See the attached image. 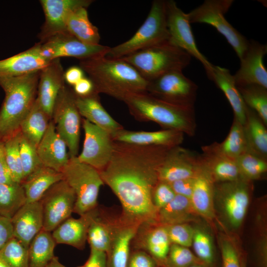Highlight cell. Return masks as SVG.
I'll return each mask as SVG.
<instances>
[{"mask_svg": "<svg viewBox=\"0 0 267 267\" xmlns=\"http://www.w3.org/2000/svg\"><path fill=\"white\" fill-rule=\"evenodd\" d=\"M170 148L114 141L111 159L99 172L121 203L123 222L139 226L156 221L152 192L159 181L158 169Z\"/></svg>", "mask_w": 267, "mask_h": 267, "instance_id": "6da1fadb", "label": "cell"}, {"mask_svg": "<svg viewBox=\"0 0 267 267\" xmlns=\"http://www.w3.org/2000/svg\"><path fill=\"white\" fill-rule=\"evenodd\" d=\"M79 65L98 94L104 93L123 101L129 94L146 92L148 81L121 58L103 56L80 60Z\"/></svg>", "mask_w": 267, "mask_h": 267, "instance_id": "7a4b0ae2", "label": "cell"}, {"mask_svg": "<svg viewBox=\"0 0 267 267\" xmlns=\"http://www.w3.org/2000/svg\"><path fill=\"white\" fill-rule=\"evenodd\" d=\"M40 71L0 78V87L5 93L0 110V141L19 131L22 121L36 99Z\"/></svg>", "mask_w": 267, "mask_h": 267, "instance_id": "3957f363", "label": "cell"}, {"mask_svg": "<svg viewBox=\"0 0 267 267\" xmlns=\"http://www.w3.org/2000/svg\"><path fill=\"white\" fill-rule=\"evenodd\" d=\"M122 101L138 121L154 122L165 129L177 130L189 136L195 134L194 108L175 105L160 100L147 92L129 94Z\"/></svg>", "mask_w": 267, "mask_h": 267, "instance_id": "277c9868", "label": "cell"}, {"mask_svg": "<svg viewBox=\"0 0 267 267\" xmlns=\"http://www.w3.org/2000/svg\"><path fill=\"white\" fill-rule=\"evenodd\" d=\"M121 58L148 81L169 72L182 71L189 64L191 57L167 41Z\"/></svg>", "mask_w": 267, "mask_h": 267, "instance_id": "5b68a950", "label": "cell"}, {"mask_svg": "<svg viewBox=\"0 0 267 267\" xmlns=\"http://www.w3.org/2000/svg\"><path fill=\"white\" fill-rule=\"evenodd\" d=\"M166 0L153 1L145 20L128 41L110 47L105 55L121 58L139 50L169 41Z\"/></svg>", "mask_w": 267, "mask_h": 267, "instance_id": "8992f818", "label": "cell"}, {"mask_svg": "<svg viewBox=\"0 0 267 267\" xmlns=\"http://www.w3.org/2000/svg\"><path fill=\"white\" fill-rule=\"evenodd\" d=\"M61 173L76 195L73 213L81 216L98 207L99 190L104 184L98 170L76 156L70 158Z\"/></svg>", "mask_w": 267, "mask_h": 267, "instance_id": "52a82bcc", "label": "cell"}, {"mask_svg": "<svg viewBox=\"0 0 267 267\" xmlns=\"http://www.w3.org/2000/svg\"><path fill=\"white\" fill-rule=\"evenodd\" d=\"M233 1V0H206L187 14L190 23H205L214 27L226 39L240 59L247 48L249 41L224 17Z\"/></svg>", "mask_w": 267, "mask_h": 267, "instance_id": "ba28073f", "label": "cell"}, {"mask_svg": "<svg viewBox=\"0 0 267 267\" xmlns=\"http://www.w3.org/2000/svg\"><path fill=\"white\" fill-rule=\"evenodd\" d=\"M252 181L238 179L215 183L214 200L218 202L229 225L237 228L242 223L250 204Z\"/></svg>", "mask_w": 267, "mask_h": 267, "instance_id": "9c48e42d", "label": "cell"}, {"mask_svg": "<svg viewBox=\"0 0 267 267\" xmlns=\"http://www.w3.org/2000/svg\"><path fill=\"white\" fill-rule=\"evenodd\" d=\"M197 85L181 70L169 72L148 81L146 92L166 102L194 108Z\"/></svg>", "mask_w": 267, "mask_h": 267, "instance_id": "30bf717a", "label": "cell"}, {"mask_svg": "<svg viewBox=\"0 0 267 267\" xmlns=\"http://www.w3.org/2000/svg\"><path fill=\"white\" fill-rule=\"evenodd\" d=\"M81 116L75 93L64 85L56 101L51 120L57 133L66 143L70 158L78 156Z\"/></svg>", "mask_w": 267, "mask_h": 267, "instance_id": "8fae6325", "label": "cell"}, {"mask_svg": "<svg viewBox=\"0 0 267 267\" xmlns=\"http://www.w3.org/2000/svg\"><path fill=\"white\" fill-rule=\"evenodd\" d=\"M110 47L88 44L80 41L69 33L53 36L30 49L36 54L52 60L60 57H74L80 60L105 56Z\"/></svg>", "mask_w": 267, "mask_h": 267, "instance_id": "7c38bea8", "label": "cell"}, {"mask_svg": "<svg viewBox=\"0 0 267 267\" xmlns=\"http://www.w3.org/2000/svg\"><path fill=\"white\" fill-rule=\"evenodd\" d=\"M166 7L169 42L200 62L206 71L210 70L213 65L197 46L188 14L179 8L173 0H166Z\"/></svg>", "mask_w": 267, "mask_h": 267, "instance_id": "4fadbf2b", "label": "cell"}, {"mask_svg": "<svg viewBox=\"0 0 267 267\" xmlns=\"http://www.w3.org/2000/svg\"><path fill=\"white\" fill-rule=\"evenodd\" d=\"M40 201L43 212V229L51 232L71 217L74 211L76 195L63 179L51 186Z\"/></svg>", "mask_w": 267, "mask_h": 267, "instance_id": "5bb4252c", "label": "cell"}, {"mask_svg": "<svg viewBox=\"0 0 267 267\" xmlns=\"http://www.w3.org/2000/svg\"><path fill=\"white\" fill-rule=\"evenodd\" d=\"M82 123L85 138L82 150L77 158L100 171L111 159L114 140L107 132L87 120L83 119Z\"/></svg>", "mask_w": 267, "mask_h": 267, "instance_id": "9a60e30c", "label": "cell"}, {"mask_svg": "<svg viewBox=\"0 0 267 267\" xmlns=\"http://www.w3.org/2000/svg\"><path fill=\"white\" fill-rule=\"evenodd\" d=\"M202 169L200 154L180 145L170 148L158 169L159 181L171 183L195 177Z\"/></svg>", "mask_w": 267, "mask_h": 267, "instance_id": "2e32d148", "label": "cell"}, {"mask_svg": "<svg viewBox=\"0 0 267 267\" xmlns=\"http://www.w3.org/2000/svg\"><path fill=\"white\" fill-rule=\"evenodd\" d=\"M91 0H41L44 21L38 37L42 43L56 35L68 33L66 20L70 13L80 7L88 8Z\"/></svg>", "mask_w": 267, "mask_h": 267, "instance_id": "e0dca14e", "label": "cell"}, {"mask_svg": "<svg viewBox=\"0 0 267 267\" xmlns=\"http://www.w3.org/2000/svg\"><path fill=\"white\" fill-rule=\"evenodd\" d=\"M267 46L254 40L249 44L242 57L240 66L233 75L237 87L258 85L267 89V71L263 58Z\"/></svg>", "mask_w": 267, "mask_h": 267, "instance_id": "ac0fdd59", "label": "cell"}, {"mask_svg": "<svg viewBox=\"0 0 267 267\" xmlns=\"http://www.w3.org/2000/svg\"><path fill=\"white\" fill-rule=\"evenodd\" d=\"M135 249L148 253L164 267L171 245L167 227L156 221L141 224L133 239Z\"/></svg>", "mask_w": 267, "mask_h": 267, "instance_id": "d6986e66", "label": "cell"}, {"mask_svg": "<svg viewBox=\"0 0 267 267\" xmlns=\"http://www.w3.org/2000/svg\"><path fill=\"white\" fill-rule=\"evenodd\" d=\"M64 74L60 58L53 60L40 71L36 99L51 119L56 101L65 85Z\"/></svg>", "mask_w": 267, "mask_h": 267, "instance_id": "ffe728a7", "label": "cell"}, {"mask_svg": "<svg viewBox=\"0 0 267 267\" xmlns=\"http://www.w3.org/2000/svg\"><path fill=\"white\" fill-rule=\"evenodd\" d=\"M36 148L40 161L45 167L61 172L68 163L67 146L57 133L52 120Z\"/></svg>", "mask_w": 267, "mask_h": 267, "instance_id": "44dd1931", "label": "cell"}, {"mask_svg": "<svg viewBox=\"0 0 267 267\" xmlns=\"http://www.w3.org/2000/svg\"><path fill=\"white\" fill-rule=\"evenodd\" d=\"M11 221L13 236L29 247L34 238L43 229L44 217L41 202H26Z\"/></svg>", "mask_w": 267, "mask_h": 267, "instance_id": "7402d4cb", "label": "cell"}, {"mask_svg": "<svg viewBox=\"0 0 267 267\" xmlns=\"http://www.w3.org/2000/svg\"><path fill=\"white\" fill-rule=\"evenodd\" d=\"M98 207L75 219L68 218L51 233L56 244H64L83 250L87 241L88 231L93 219L97 215Z\"/></svg>", "mask_w": 267, "mask_h": 267, "instance_id": "603a6c76", "label": "cell"}, {"mask_svg": "<svg viewBox=\"0 0 267 267\" xmlns=\"http://www.w3.org/2000/svg\"><path fill=\"white\" fill-rule=\"evenodd\" d=\"M184 134L179 131L164 129L158 131H131L123 129L112 139L115 141L139 146H160L172 148L180 145Z\"/></svg>", "mask_w": 267, "mask_h": 267, "instance_id": "cb8c5ba5", "label": "cell"}, {"mask_svg": "<svg viewBox=\"0 0 267 267\" xmlns=\"http://www.w3.org/2000/svg\"><path fill=\"white\" fill-rule=\"evenodd\" d=\"M98 94L95 91L85 96L75 94V103L81 116L107 132L113 137L124 128L105 109Z\"/></svg>", "mask_w": 267, "mask_h": 267, "instance_id": "d4e9b609", "label": "cell"}, {"mask_svg": "<svg viewBox=\"0 0 267 267\" xmlns=\"http://www.w3.org/2000/svg\"><path fill=\"white\" fill-rule=\"evenodd\" d=\"M202 166L214 183L231 181L241 178L236 161L216 150L211 144L202 147Z\"/></svg>", "mask_w": 267, "mask_h": 267, "instance_id": "484cf974", "label": "cell"}, {"mask_svg": "<svg viewBox=\"0 0 267 267\" xmlns=\"http://www.w3.org/2000/svg\"><path fill=\"white\" fill-rule=\"evenodd\" d=\"M206 72L225 95L232 109L233 118L243 126L246 119L247 105L235 84L233 75L228 69L214 65Z\"/></svg>", "mask_w": 267, "mask_h": 267, "instance_id": "4316f807", "label": "cell"}, {"mask_svg": "<svg viewBox=\"0 0 267 267\" xmlns=\"http://www.w3.org/2000/svg\"><path fill=\"white\" fill-rule=\"evenodd\" d=\"M120 222V216L108 217L99 209L88 231L87 241L90 249L104 252L107 255Z\"/></svg>", "mask_w": 267, "mask_h": 267, "instance_id": "83f0119b", "label": "cell"}, {"mask_svg": "<svg viewBox=\"0 0 267 267\" xmlns=\"http://www.w3.org/2000/svg\"><path fill=\"white\" fill-rule=\"evenodd\" d=\"M215 183L202 169L194 178L190 202L195 213L209 219L214 217Z\"/></svg>", "mask_w": 267, "mask_h": 267, "instance_id": "f1b7e54d", "label": "cell"}, {"mask_svg": "<svg viewBox=\"0 0 267 267\" xmlns=\"http://www.w3.org/2000/svg\"><path fill=\"white\" fill-rule=\"evenodd\" d=\"M52 60L41 57L29 48L0 60V78L20 76L41 70Z\"/></svg>", "mask_w": 267, "mask_h": 267, "instance_id": "f546056e", "label": "cell"}, {"mask_svg": "<svg viewBox=\"0 0 267 267\" xmlns=\"http://www.w3.org/2000/svg\"><path fill=\"white\" fill-rule=\"evenodd\" d=\"M121 219V218H120ZM139 226L121 222L107 255V267H128L130 246Z\"/></svg>", "mask_w": 267, "mask_h": 267, "instance_id": "4dcf8cb0", "label": "cell"}, {"mask_svg": "<svg viewBox=\"0 0 267 267\" xmlns=\"http://www.w3.org/2000/svg\"><path fill=\"white\" fill-rule=\"evenodd\" d=\"M61 172L42 166L27 177L21 183L26 202L41 200L45 192L53 184L63 180Z\"/></svg>", "mask_w": 267, "mask_h": 267, "instance_id": "1f68e13d", "label": "cell"}, {"mask_svg": "<svg viewBox=\"0 0 267 267\" xmlns=\"http://www.w3.org/2000/svg\"><path fill=\"white\" fill-rule=\"evenodd\" d=\"M257 113L247 106L243 125L247 151L267 160V130Z\"/></svg>", "mask_w": 267, "mask_h": 267, "instance_id": "d6a6232c", "label": "cell"}, {"mask_svg": "<svg viewBox=\"0 0 267 267\" xmlns=\"http://www.w3.org/2000/svg\"><path fill=\"white\" fill-rule=\"evenodd\" d=\"M66 29L70 34L83 43L99 44L98 29L89 20L85 7H78L70 13L66 20Z\"/></svg>", "mask_w": 267, "mask_h": 267, "instance_id": "836d02e7", "label": "cell"}, {"mask_svg": "<svg viewBox=\"0 0 267 267\" xmlns=\"http://www.w3.org/2000/svg\"><path fill=\"white\" fill-rule=\"evenodd\" d=\"M51 120L36 99L31 109L22 121L19 131L24 137L37 147Z\"/></svg>", "mask_w": 267, "mask_h": 267, "instance_id": "e575fe53", "label": "cell"}, {"mask_svg": "<svg viewBox=\"0 0 267 267\" xmlns=\"http://www.w3.org/2000/svg\"><path fill=\"white\" fill-rule=\"evenodd\" d=\"M195 213L188 198L176 195L158 211L156 221L165 226L186 223L192 219Z\"/></svg>", "mask_w": 267, "mask_h": 267, "instance_id": "d590c367", "label": "cell"}, {"mask_svg": "<svg viewBox=\"0 0 267 267\" xmlns=\"http://www.w3.org/2000/svg\"><path fill=\"white\" fill-rule=\"evenodd\" d=\"M56 244L51 233L42 229L29 245V267H46L54 257Z\"/></svg>", "mask_w": 267, "mask_h": 267, "instance_id": "8d00e7d4", "label": "cell"}, {"mask_svg": "<svg viewBox=\"0 0 267 267\" xmlns=\"http://www.w3.org/2000/svg\"><path fill=\"white\" fill-rule=\"evenodd\" d=\"M211 145L219 152L236 161L247 151L243 126L233 118L229 132L224 140L220 143L214 142Z\"/></svg>", "mask_w": 267, "mask_h": 267, "instance_id": "74e56055", "label": "cell"}, {"mask_svg": "<svg viewBox=\"0 0 267 267\" xmlns=\"http://www.w3.org/2000/svg\"><path fill=\"white\" fill-rule=\"evenodd\" d=\"M26 203L25 192L21 184H0V216L11 219Z\"/></svg>", "mask_w": 267, "mask_h": 267, "instance_id": "f35d334b", "label": "cell"}, {"mask_svg": "<svg viewBox=\"0 0 267 267\" xmlns=\"http://www.w3.org/2000/svg\"><path fill=\"white\" fill-rule=\"evenodd\" d=\"M245 104L267 125V89L258 85L237 87Z\"/></svg>", "mask_w": 267, "mask_h": 267, "instance_id": "ab89813d", "label": "cell"}, {"mask_svg": "<svg viewBox=\"0 0 267 267\" xmlns=\"http://www.w3.org/2000/svg\"><path fill=\"white\" fill-rule=\"evenodd\" d=\"M240 177L252 181L262 178L267 172V160L248 151L236 160Z\"/></svg>", "mask_w": 267, "mask_h": 267, "instance_id": "60d3db41", "label": "cell"}, {"mask_svg": "<svg viewBox=\"0 0 267 267\" xmlns=\"http://www.w3.org/2000/svg\"><path fill=\"white\" fill-rule=\"evenodd\" d=\"M19 131L4 141V156L14 181L21 184L24 179L20 152Z\"/></svg>", "mask_w": 267, "mask_h": 267, "instance_id": "b9f144b4", "label": "cell"}, {"mask_svg": "<svg viewBox=\"0 0 267 267\" xmlns=\"http://www.w3.org/2000/svg\"><path fill=\"white\" fill-rule=\"evenodd\" d=\"M195 255L206 267H213L216 257L210 235L201 229H194L192 240Z\"/></svg>", "mask_w": 267, "mask_h": 267, "instance_id": "7bdbcfd3", "label": "cell"}, {"mask_svg": "<svg viewBox=\"0 0 267 267\" xmlns=\"http://www.w3.org/2000/svg\"><path fill=\"white\" fill-rule=\"evenodd\" d=\"M29 247L13 237L0 252V256L9 267H29Z\"/></svg>", "mask_w": 267, "mask_h": 267, "instance_id": "ee69618b", "label": "cell"}, {"mask_svg": "<svg viewBox=\"0 0 267 267\" xmlns=\"http://www.w3.org/2000/svg\"><path fill=\"white\" fill-rule=\"evenodd\" d=\"M36 148L21 134L19 152L23 171V180L35 171L43 166L39 157Z\"/></svg>", "mask_w": 267, "mask_h": 267, "instance_id": "f6af8a7d", "label": "cell"}, {"mask_svg": "<svg viewBox=\"0 0 267 267\" xmlns=\"http://www.w3.org/2000/svg\"><path fill=\"white\" fill-rule=\"evenodd\" d=\"M202 264L188 247L171 244L164 267H188Z\"/></svg>", "mask_w": 267, "mask_h": 267, "instance_id": "bcb514c9", "label": "cell"}, {"mask_svg": "<svg viewBox=\"0 0 267 267\" xmlns=\"http://www.w3.org/2000/svg\"><path fill=\"white\" fill-rule=\"evenodd\" d=\"M166 226L171 244L188 248L192 246L194 229L188 224L182 223Z\"/></svg>", "mask_w": 267, "mask_h": 267, "instance_id": "7dc6e473", "label": "cell"}, {"mask_svg": "<svg viewBox=\"0 0 267 267\" xmlns=\"http://www.w3.org/2000/svg\"><path fill=\"white\" fill-rule=\"evenodd\" d=\"M176 195L171 184L158 181L152 192V199L154 206L158 211L168 204Z\"/></svg>", "mask_w": 267, "mask_h": 267, "instance_id": "c3c4849f", "label": "cell"}, {"mask_svg": "<svg viewBox=\"0 0 267 267\" xmlns=\"http://www.w3.org/2000/svg\"><path fill=\"white\" fill-rule=\"evenodd\" d=\"M220 242L222 267H242V260L233 244L226 239Z\"/></svg>", "mask_w": 267, "mask_h": 267, "instance_id": "681fc988", "label": "cell"}, {"mask_svg": "<svg viewBox=\"0 0 267 267\" xmlns=\"http://www.w3.org/2000/svg\"><path fill=\"white\" fill-rule=\"evenodd\" d=\"M128 267H160L157 262L145 251L135 249L130 257Z\"/></svg>", "mask_w": 267, "mask_h": 267, "instance_id": "f907efd6", "label": "cell"}, {"mask_svg": "<svg viewBox=\"0 0 267 267\" xmlns=\"http://www.w3.org/2000/svg\"><path fill=\"white\" fill-rule=\"evenodd\" d=\"M194 178L180 179L170 184L176 195L190 199L193 188Z\"/></svg>", "mask_w": 267, "mask_h": 267, "instance_id": "816d5d0a", "label": "cell"}, {"mask_svg": "<svg viewBox=\"0 0 267 267\" xmlns=\"http://www.w3.org/2000/svg\"><path fill=\"white\" fill-rule=\"evenodd\" d=\"M13 237L11 219L0 216V252Z\"/></svg>", "mask_w": 267, "mask_h": 267, "instance_id": "f5cc1de1", "label": "cell"}, {"mask_svg": "<svg viewBox=\"0 0 267 267\" xmlns=\"http://www.w3.org/2000/svg\"><path fill=\"white\" fill-rule=\"evenodd\" d=\"M78 267H107V255L104 252L90 249L89 257L86 263Z\"/></svg>", "mask_w": 267, "mask_h": 267, "instance_id": "db71d44e", "label": "cell"}, {"mask_svg": "<svg viewBox=\"0 0 267 267\" xmlns=\"http://www.w3.org/2000/svg\"><path fill=\"white\" fill-rule=\"evenodd\" d=\"M73 91L77 96H87L94 91V86L89 78L84 77L73 86Z\"/></svg>", "mask_w": 267, "mask_h": 267, "instance_id": "11a10c76", "label": "cell"}, {"mask_svg": "<svg viewBox=\"0 0 267 267\" xmlns=\"http://www.w3.org/2000/svg\"><path fill=\"white\" fill-rule=\"evenodd\" d=\"M84 73V71L80 66H72L64 72V81L68 84L74 86L85 77Z\"/></svg>", "mask_w": 267, "mask_h": 267, "instance_id": "9f6ffc18", "label": "cell"}, {"mask_svg": "<svg viewBox=\"0 0 267 267\" xmlns=\"http://www.w3.org/2000/svg\"><path fill=\"white\" fill-rule=\"evenodd\" d=\"M9 174H11L3 155L0 158V177Z\"/></svg>", "mask_w": 267, "mask_h": 267, "instance_id": "6f0895ef", "label": "cell"}, {"mask_svg": "<svg viewBox=\"0 0 267 267\" xmlns=\"http://www.w3.org/2000/svg\"><path fill=\"white\" fill-rule=\"evenodd\" d=\"M46 267H66L60 263L58 258L55 256L48 263Z\"/></svg>", "mask_w": 267, "mask_h": 267, "instance_id": "680465c9", "label": "cell"}, {"mask_svg": "<svg viewBox=\"0 0 267 267\" xmlns=\"http://www.w3.org/2000/svg\"><path fill=\"white\" fill-rule=\"evenodd\" d=\"M4 155V142L0 141V158Z\"/></svg>", "mask_w": 267, "mask_h": 267, "instance_id": "91938a15", "label": "cell"}, {"mask_svg": "<svg viewBox=\"0 0 267 267\" xmlns=\"http://www.w3.org/2000/svg\"><path fill=\"white\" fill-rule=\"evenodd\" d=\"M0 267H9L7 263L0 256Z\"/></svg>", "mask_w": 267, "mask_h": 267, "instance_id": "94428289", "label": "cell"}, {"mask_svg": "<svg viewBox=\"0 0 267 267\" xmlns=\"http://www.w3.org/2000/svg\"><path fill=\"white\" fill-rule=\"evenodd\" d=\"M188 267H206L202 264H195V265H193L191 266H189Z\"/></svg>", "mask_w": 267, "mask_h": 267, "instance_id": "6125c7cd", "label": "cell"}, {"mask_svg": "<svg viewBox=\"0 0 267 267\" xmlns=\"http://www.w3.org/2000/svg\"><path fill=\"white\" fill-rule=\"evenodd\" d=\"M242 267H246V263L244 260H242Z\"/></svg>", "mask_w": 267, "mask_h": 267, "instance_id": "be15d7a7", "label": "cell"}]
</instances>
